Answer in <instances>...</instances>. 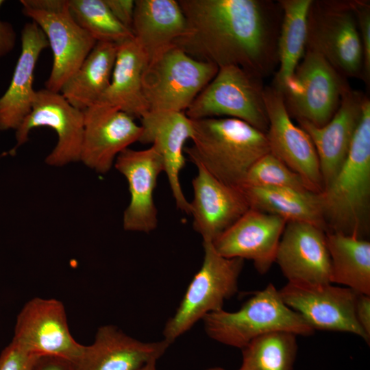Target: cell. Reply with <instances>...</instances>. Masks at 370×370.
<instances>
[{"label":"cell","instance_id":"cell-1","mask_svg":"<svg viewBox=\"0 0 370 370\" xmlns=\"http://www.w3.org/2000/svg\"><path fill=\"white\" fill-rule=\"evenodd\" d=\"M186 20L177 47L219 68L235 65L264 78L278 66L280 3L267 0H179Z\"/></svg>","mask_w":370,"mask_h":370},{"label":"cell","instance_id":"cell-2","mask_svg":"<svg viewBox=\"0 0 370 370\" xmlns=\"http://www.w3.org/2000/svg\"><path fill=\"white\" fill-rule=\"evenodd\" d=\"M192 121L193 143L184 153L197 168L225 184L240 187L251 166L270 152L266 134L243 121L210 117Z\"/></svg>","mask_w":370,"mask_h":370},{"label":"cell","instance_id":"cell-3","mask_svg":"<svg viewBox=\"0 0 370 370\" xmlns=\"http://www.w3.org/2000/svg\"><path fill=\"white\" fill-rule=\"evenodd\" d=\"M319 195L325 232L365 238L369 232L370 208V100L367 96L346 160Z\"/></svg>","mask_w":370,"mask_h":370},{"label":"cell","instance_id":"cell-4","mask_svg":"<svg viewBox=\"0 0 370 370\" xmlns=\"http://www.w3.org/2000/svg\"><path fill=\"white\" fill-rule=\"evenodd\" d=\"M206 334L221 344L243 349L254 338L278 331L300 336L314 330L283 301L279 290L269 284L234 312L221 309L202 319Z\"/></svg>","mask_w":370,"mask_h":370},{"label":"cell","instance_id":"cell-5","mask_svg":"<svg viewBox=\"0 0 370 370\" xmlns=\"http://www.w3.org/2000/svg\"><path fill=\"white\" fill-rule=\"evenodd\" d=\"M306 51L321 55L344 77L364 80V60L354 1H314L307 18Z\"/></svg>","mask_w":370,"mask_h":370},{"label":"cell","instance_id":"cell-6","mask_svg":"<svg viewBox=\"0 0 370 370\" xmlns=\"http://www.w3.org/2000/svg\"><path fill=\"white\" fill-rule=\"evenodd\" d=\"M204 260L190 282L175 314L166 321L163 339L172 344L208 314L223 309L238 291L244 264L239 258L220 255L211 242H203Z\"/></svg>","mask_w":370,"mask_h":370},{"label":"cell","instance_id":"cell-7","mask_svg":"<svg viewBox=\"0 0 370 370\" xmlns=\"http://www.w3.org/2000/svg\"><path fill=\"white\" fill-rule=\"evenodd\" d=\"M262 78L241 66L219 70L184 112L192 120L221 116L237 119L267 133L269 121Z\"/></svg>","mask_w":370,"mask_h":370},{"label":"cell","instance_id":"cell-8","mask_svg":"<svg viewBox=\"0 0 370 370\" xmlns=\"http://www.w3.org/2000/svg\"><path fill=\"white\" fill-rule=\"evenodd\" d=\"M219 67L173 47L147 64L142 79L149 112H184Z\"/></svg>","mask_w":370,"mask_h":370},{"label":"cell","instance_id":"cell-9","mask_svg":"<svg viewBox=\"0 0 370 370\" xmlns=\"http://www.w3.org/2000/svg\"><path fill=\"white\" fill-rule=\"evenodd\" d=\"M23 13L45 34L53 63L45 88L60 92L97 41L73 19L68 0H21Z\"/></svg>","mask_w":370,"mask_h":370},{"label":"cell","instance_id":"cell-10","mask_svg":"<svg viewBox=\"0 0 370 370\" xmlns=\"http://www.w3.org/2000/svg\"><path fill=\"white\" fill-rule=\"evenodd\" d=\"M349 86L321 55L306 51L281 92L290 116L322 127L336 113Z\"/></svg>","mask_w":370,"mask_h":370},{"label":"cell","instance_id":"cell-11","mask_svg":"<svg viewBox=\"0 0 370 370\" xmlns=\"http://www.w3.org/2000/svg\"><path fill=\"white\" fill-rule=\"evenodd\" d=\"M284 304L314 330L354 334L369 344L355 315L358 293L331 283L288 282L280 290Z\"/></svg>","mask_w":370,"mask_h":370},{"label":"cell","instance_id":"cell-12","mask_svg":"<svg viewBox=\"0 0 370 370\" xmlns=\"http://www.w3.org/2000/svg\"><path fill=\"white\" fill-rule=\"evenodd\" d=\"M42 126L52 128L58 136L56 146L45 158L47 164L62 166L79 162L84 111L73 106L60 92L47 88L36 90L31 111L15 131L16 143L11 152L28 140L34 128Z\"/></svg>","mask_w":370,"mask_h":370},{"label":"cell","instance_id":"cell-13","mask_svg":"<svg viewBox=\"0 0 370 370\" xmlns=\"http://www.w3.org/2000/svg\"><path fill=\"white\" fill-rule=\"evenodd\" d=\"M12 341L36 356H53L74 363L84 345L72 336L63 304L55 299L34 297L18 313Z\"/></svg>","mask_w":370,"mask_h":370},{"label":"cell","instance_id":"cell-14","mask_svg":"<svg viewBox=\"0 0 370 370\" xmlns=\"http://www.w3.org/2000/svg\"><path fill=\"white\" fill-rule=\"evenodd\" d=\"M264 99L270 153L299 175L310 191L321 193L323 185L319 162L310 136L292 122L280 90L273 85L265 86Z\"/></svg>","mask_w":370,"mask_h":370},{"label":"cell","instance_id":"cell-15","mask_svg":"<svg viewBox=\"0 0 370 370\" xmlns=\"http://www.w3.org/2000/svg\"><path fill=\"white\" fill-rule=\"evenodd\" d=\"M84 115L79 162L99 173H106L118 155L139 140L142 127L131 115L101 103L86 109Z\"/></svg>","mask_w":370,"mask_h":370},{"label":"cell","instance_id":"cell-16","mask_svg":"<svg viewBox=\"0 0 370 370\" xmlns=\"http://www.w3.org/2000/svg\"><path fill=\"white\" fill-rule=\"evenodd\" d=\"M114 167L127 180L130 201L123 213L125 230L149 233L158 225L153 193L158 176L164 172L163 160L151 145L143 150L127 148L116 157Z\"/></svg>","mask_w":370,"mask_h":370},{"label":"cell","instance_id":"cell-17","mask_svg":"<svg viewBox=\"0 0 370 370\" xmlns=\"http://www.w3.org/2000/svg\"><path fill=\"white\" fill-rule=\"evenodd\" d=\"M286 223L278 216L249 208L212 243L220 255L251 260L264 274L275 261Z\"/></svg>","mask_w":370,"mask_h":370},{"label":"cell","instance_id":"cell-18","mask_svg":"<svg viewBox=\"0 0 370 370\" xmlns=\"http://www.w3.org/2000/svg\"><path fill=\"white\" fill-rule=\"evenodd\" d=\"M288 282L330 283V257L325 232L305 222H287L275 261Z\"/></svg>","mask_w":370,"mask_h":370},{"label":"cell","instance_id":"cell-19","mask_svg":"<svg viewBox=\"0 0 370 370\" xmlns=\"http://www.w3.org/2000/svg\"><path fill=\"white\" fill-rule=\"evenodd\" d=\"M365 96L349 86L342 95L336 113L322 127L297 120L316 149L323 189L332 182L346 160L360 121Z\"/></svg>","mask_w":370,"mask_h":370},{"label":"cell","instance_id":"cell-20","mask_svg":"<svg viewBox=\"0 0 370 370\" xmlns=\"http://www.w3.org/2000/svg\"><path fill=\"white\" fill-rule=\"evenodd\" d=\"M192 180L190 214L193 228L203 242L214 241L249 208L241 187L225 184L202 168Z\"/></svg>","mask_w":370,"mask_h":370},{"label":"cell","instance_id":"cell-21","mask_svg":"<svg viewBox=\"0 0 370 370\" xmlns=\"http://www.w3.org/2000/svg\"><path fill=\"white\" fill-rule=\"evenodd\" d=\"M170 344L162 339L143 342L134 338L115 325L98 328L92 344L84 345L73 370H138L157 361Z\"/></svg>","mask_w":370,"mask_h":370},{"label":"cell","instance_id":"cell-22","mask_svg":"<svg viewBox=\"0 0 370 370\" xmlns=\"http://www.w3.org/2000/svg\"><path fill=\"white\" fill-rule=\"evenodd\" d=\"M140 120L138 142L151 144L157 149L177 208L190 214V204L182 191L180 175L186 164L185 144L193 134L192 120L181 112H148Z\"/></svg>","mask_w":370,"mask_h":370},{"label":"cell","instance_id":"cell-23","mask_svg":"<svg viewBox=\"0 0 370 370\" xmlns=\"http://www.w3.org/2000/svg\"><path fill=\"white\" fill-rule=\"evenodd\" d=\"M49 47L44 32L32 21L21 31V51L10 85L0 97V131H16L32 109L36 90L34 72L41 52Z\"/></svg>","mask_w":370,"mask_h":370},{"label":"cell","instance_id":"cell-24","mask_svg":"<svg viewBox=\"0 0 370 370\" xmlns=\"http://www.w3.org/2000/svg\"><path fill=\"white\" fill-rule=\"evenodd\" d=\"M185 28L178 1H135L132 32L148 63L174 47Z\"/></svg>","mask_w":370,"mask_h":370},{"label":"cell","instance_id":"cell-25","mask_svg":"<svg viewBox=\"0 0 370 370\" xmlns=\"http://www.w3.org/2000/svg\"><path fill=\"white\" fill-rule=\"evenodd\" d=\"M147 59L134 38L119 44L111 81L97 103L115 108L140 119L149 112L142 79Z\"/></svg>","mask_w":370,"mask_h":370},{"label":"cell","instance_id":"cell-26","mask_svg":"<svg viewBox=\"0 0 370 370\" xmlns=\"http://www.w3.org/2000/svg\"><path fill=\"white\" fill-rule=\"evenodd\" d=\"M119 45L97 42L60 92L75 108L82 111L96 104L108 88Z\"/></svg>","mask_w":370,"mask_h":370},{"label":"cell","instance_id":"cell-27","mask_svg":"<svg viewBox=\"0 0 370 370\" xmlns=\"http://www.w3.org/2000/svg\"><path fill=\"white\" fill-rule=\"evenodd\" d=\"M251 209L286 222H305L325 232L319 193L284 188L241 187Z\"/></svg>","mask_w":370,"mask_h":370},{"label":"cell","instance_id":"cell-28","mask_svg":"<svg viewBox=\"0 0 370 370\" xmlns=\"http://www.w3.org/2000/svg\"><path fill=\"white\" fill-rule=\"evenodd\" d=\"M330 257V283L370 295V243L338 232H325Z\"/></svg>","mask_w":370,"mask_h":370},{"label":"cell","instance_id":"cell-29","mask_svg":"<svg viewBox=\"0 0 370 370\" xmlns=\"http://www.w3.org/2000/svg\"><path fill=\"white\" fill-rule=\"evenodd\" d=\"M312 0H280L282 16L277 43L278 69L273 86L282 90L306 51L308 13Z\"/></svg>","mask_w":370,"mask_h":370},{"label":"cell","instance_id":"cell-30","mask_svg":"<svg viewBox=\"0 0 370 370\" xmlns=\"http://www.w3.org/2000/svg\"><path fill=\"white\" fill-rule=\"evenodd\" d=\"M297 349L294 333L278 331L260 336L241 349L238 370H293Z\"/></svg>","mask_w":370,"mask_h":370},{"label":"cell","instance_id":"cell-31","mask_svg":"<svg viewBox=\"0 0 370 370\" xmlns=\"http://www.w3.org/2000/svg\"><path fill=\"white\" fill-rule=\"evenodd\" d=\"M75 22L97 42L120 44L134 38L132 32L113 16L105 0H68Z\"/></svg>","mask_w":370,"mask_h":370},{"label":"cell","instance_id":"cell-32","mask_svg":"<svg viewBox=\"0 0 370 370\" xmlns=\"http://www.w3.org/2000/svg\"><path fill=\"white\" fill-rule=\"evenodd\" d=\"M240 187L284 188L310 191L299 175L270 152L251 166Z\"/></svg>","mask_w":370,"mask_h":370},{"label":"cell","instance_id":"cell-33","mask_svg":"<svg viewBox=\"0 0 370 370\" xmlns=\"http://www.w3.org/2000/svg\"><path fill=\"white\" fill-rule=\"evenodd\" d=\"M354 10L362 43L364 60V82L368 86L370 80V3L354 0Z\"/></svg>","mask_w":370,"mask_h":370},{"label":"cell","instance_id":"cell-34","mask_svg":"<svg viewBox=\"0 0 370 370\" xmlns=\"http://www.w3.org/2000/svg\"><path fill=\"white\" fill-rule=\"evenodd\" d=\"M39 357L11 341L0 354V370H33Z\"/></svg>","mask_w":370,"mask_h":370},{"label":"cell","instance_id":"cell-35","mask_svg":"<svg viewBox=\"0 0 370 370\" xmlns=\"http://www.w3.org/2000/svg\"><path fill=\"white\" fill-rule=\"evenodd\" d=\"M105 2L116 19L132 31L135 1L105 0Z\"/></svg>","mask_w":370,"mask_h":370},{"label":"cell","instance_id":"cell-36","mask_svg":"<svg viewBox=\"0 0 370 370\" xmlns=\"http://www.w3.org/2000/svg\"><path fill=\"white\" fill-rule=\"evenodd\" d=\"M355 315L360 327L370 337V295L358 293L355 303Z\"/></svg>","mask_w":370,"mask_h":370},{"label":"cell","instance_id":"cell-37","mask_svg":"<svg viewBox=\"0 0 370 370\" xmlns=\"http://www.w3.org/2000/svg\"><path fill=\"white\" fill-rule=\"evenodd\" d=\"M33 370H73L72 362L53 356H40Z\"/></svg>","mask_w":370,"mask_h":370},{"label":"cell","instance_id":"cell-38","mask_svg":"<svg viewBox=\"0 0 370 370\" xmlns=\"http://www.w3.org/2000/svg\"><path fill=\"white\" fill-rule=\"evenodd\" d=\"M15 42L16 33L12 25L0 20V57L10 52Z\"/></svg>","mask_w":370,"mask_h":370},{"label":"cell","instance_id":"cell-39","mask_svg":"<svg viewBox=\"0 0 370 370\" xmlns=\"http://www.w3.org/2000/svg\"><path fill=\"white\" fill-rule=\"evenodd\" d=\"M156 364L157 361L151 362L138 370H158Z\"/></svg>","mask_w":370,"mask_h":370},{"label":"cell","instance_id":"cell-40","mask_svg":"<svg viewBox=\"0 0 370 370\" xmlns=\"http://www.w3.org/2000/svg\"><path fill=\"white\" fill-rule=\"evenodd\" d=\"M204 370H226V369L221 367H212L206 369Z\"/></svg>","mask_w":370,"mask_h":370},{"label":"cell","instance_id":"cell-41","mask_svg":"<svg viewBox=\"0 0 370 370\" xmlns=\"http://www.w3.org/2000/svg\"><path fill=\"white\" fill-rule=\"evenodd\" d=\"M3 2H4L3 1L0 0V8L2 5V4L3 3Z\"/></svg>","mask_w":370,"mask_h":370}]
</instances>
